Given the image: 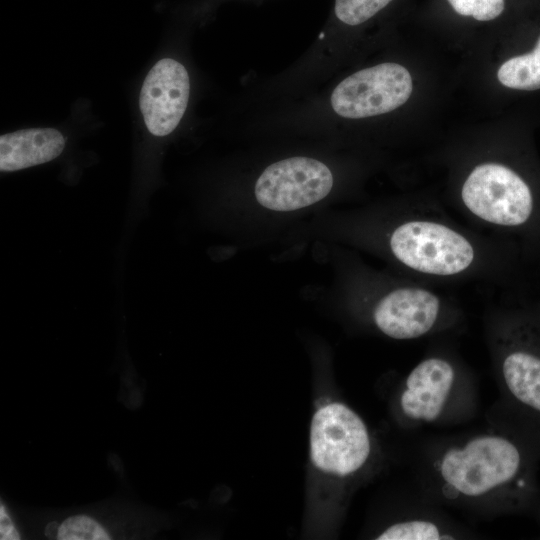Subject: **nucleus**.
Instances as JSON below:
<instances>
[{
	"instance_id": "obj_7",
	"label": "nucleus",
	"mask_w": 540,
	"mask_h": 540,
	"mask_svg": "<svg viewBox=\"0 0 540 540\" xmlns=\"http://www.w3.org/2000/svg\"><path fill=\"white\" fill-rule=\"evenodd\" d=\"M456 367L447 359L430 357L418 363L403 382L398 398L404 419L413 425L441 421L463 392Z\"/></svg>"
},
{
	"instance_id": "obj_13",
	"label": "nucleus",
	"mask_w": 540,
	"mask_h": 540,
	"mask_svg": "<svg viewBox=\"0 0 540 540\" xmlns=\"http://www.w3.org/2000/svg\"><path fill=\"white\" fill-rule=\"evenodd\" d=\"M498 80L506 87L518 90L540 89V61L533 52L513 57L499 68Z\"/></svg>"
},
{
	"instance_id": "obj_15",
	"label": "nucleus",
	"mask_w": 540,
	"mask_h": 540,
	"mask_svg": "<svg viewBox=\"0 0 540 540\" xmlns=\"http://www.w3.org/2000/svg\"><path fill=\"white\" fill-rule=\"evenodd\" d=\"M58 539L105 540L110 539V536L94 519L85 515H77L66 519L60 525Z\"/></svg>"
},
{
	"instance_id": "obj_14",
	"label": "nucleus",
	"mask_w": 540,
	"mask_h": 540,
	"mask_svg": "<svg viewBox=\"0 0 540 540\" xmlns=\"http://www.w3.org/2000/svg\"><path fill=\"white\" fill-rule=\"evenodd\" d=\"M392 0H335V14L343 23L356 26L387 6Z\"/></svg>"
},
{
	"instance_id": "obj_17",
	"label": "nucleus",
	"mask_w": 540,
	"mask_h": 540,
	"mask_svg": "<svg viewBox=\"0 0 540 540\" xmlns=\"http://www.w3.org/2000/svg\"><path fill=\"white\" fill-rule=\"evenodd\" d=\"M20 538L12 521L10 520L7 511L3 505L0 507V539L1 540H18Z\"/></svg>"
},
{
	"instance_id": "obj_5",
	"label": "nucleus",
	"mask_w": 540,
	"mask_h": 540,
	"mask_svg": "<svg viewBox=\"0 0 540 540\" xmlns=\"http://www.w3.org/2000/svg\"><path fill=\"white\" fill-rule=\"evenodd\" d=\"M412 89V78L405 67L382 63L362 69L340 82L331 94V106L344 118L376 116L403 105Z\"/></svg>"
},
{
	"instance_id": "obj_6",
	"label": "nucleus",
	"mask_w": 540,
	"mask_h": 540,
	"mask_svg": "<svg viewBox=\"0 0 540 540\" xmlns=\"http://www.w3.org/2000/svg\"><path fill=\"white\" fill-rule=\"evenodd\" d=\"M332 186V173L324 163L291 157L269 165L257 179L254 193L261 206L289 212L322 200Z\"/></svg>"
},
{
	"instance_id": "obj_11",
	"label": "nucleus",
	"mask_w": 540,
	"mask_h": 540,
	"mask_svg": "<svg viewBox=\"0 0 540 540\" xmlns=\"http://www.w3.org/2000/svg\"><path fill=\"white\" fill-rule=\"evenodd\" d=\"M499 369L506 391L540 413V355L522 348L508 349L501 356Z\"/></svg>"
},
{
	"instance_id": "obj_10",
	"label": "nucleus",
	"mask_w": 540,
	"mask_h": 540,
	"mask_svg": "<svg viewBox=\"0 0 540 540\" xmlns=\"http://www.w3.org/2000/svg\"><path fill=\"white\" fill-rule=\"evenodd\" d=\"M65 139L54 128H30L0 137V170L10 172L47 163L63 151Z\"/></svg>"
},
{
	"instance_id": "obj_8",
	"label": "nucleus",
	"mask_w": 540,
	"mask_h": 540,
	"mask_svg": "<svg viewBox=\"0 0 540 540\" xmlns=\"http://www.w3.org/2000/svg\"><path fill=\"white\" fill-rule=\"evenodd\" d=\"M189 94L186 68L174 59L159 60L140 91L139 105L147 129L156 136L173 132L186 111Z\"/></svg>"
},
{
	"instance_id": "obj_1",
	"label": "nucleus",
	"mask_w": 540,
	"mask_h": 540,
	"mask_svg": "<svg viewBox=\"0 0 540 540\" xmlns=\"http://www.w3.org/2000/svg\"><path fill=\"white\" fill-rule=\"evenodd\" d=\"M521 450L510 438L486 432L454 443L431 463L435 492L445 501L495 509L524 484Z\"/></svg>"
},
{
	"instance_id": "obj_3",
	"label": "nucleus",
	"mask_w": 540,
	"mask_h": 540,
	"mask_svg": "<svg viewBox=\"0 0 540 540\" xmlns=\"http://www.w3.org/2000/svg\"><path fill=\"white\" fill-rule=\"evenodd\" d=\"M390 248L398 261L420 273L453 276L467 270L475 251L466 237L432 221L413 220L391 234Z\"/></svg>"
},
{
	"instance_id": "obj_18",
	"label": "nucleus",
	"mask_w": 540,
	"mask_h": 540,
	"mask_svg": "<svg viewBox=\"0 0 540 540\" xmlns=\"http://www.w3.org/2000/svg\"><path fill=\"white\" fill-rule=\"evenodd\" d=\"M534 55L536 56V58L540 61V38L537 42V45L533 51Z\"/></svg>"
},
{
	"instance_id": "obj_9",
	"label": "nucleus",
	"mask_w": 540,
	"mask_h": 540,
	"mask_svg": "<svg viewBox=\"0 0 540 540\" xmlns=\"http://www.w3.org/2000/svg\"><path fill=\"white\" fill-rule=\"evenodd\" d=\"M441 301L434 293L417 287L398 288L375 306L373 320L386 336L398 340L419 338L439 323Z\"/></svg>"
},
{
	"instance_id": "obj_4",
	"label": "nucleus",
	"mask_w": 540,
	"mask_h": 540,
	"mask_svg": "<svg viewBox=\"0 0 540 540\" xmlns=\"http://www.w3.org/2000/svg\"><path fill=\"white\" fill-rule=\"evenodd\" d=\"M461 196L471 213L500 226L521 225L533 210L532 194L525 181L496 163L476 166L466 178Z\"/></svg>"
},
{
	"instance_id": "obj_12",
	"label": "nucleus",
	"mask_w": 540,
	"mask_h": 540,
	"mask_svg": "<svg viewBox=\"0 0 540 540\" xmlns=\"http://www.w3.org/2000/svg\"><path fill=\"white\" fill-rule=\"evenodd\" d=\"M455 533L437 520L413 517L395 522L385 528L376 539L379 540H441L454 539Z\"/></svg>"
},
{
	"instance_id": "obj_2",
	"label": "nucleus",
	"mask_w": 540,
	"mask_h": 540,
	"mask_svg": "<svg viewBox=\"0 0 540 540\" xmlns=\"http://www.w3.org/2000/svg\"><path fill=\"white\" fill-rule=\"evenodd\" d=\"M371 451L369 431L351 408L332 402L315 412L310 428V456L316 468L348 477L366 465Z\"/></svg>"
},
{
	"instance_id": "obj_16",
	"label": "nucleus",
	"mask_w": 540,
	"mask_h": 540,
	"mask_svg": "<svg viewBox=\"0 0 540 540\" xmlns=\"http://www.w3.org/2000/svg\"><path fill=\"white\" fill-rule=\"evenodd\" d=\"M460 15L472 16L479 21H489L504 10V0H448Z\"/></svg>"
}]
</instances>
